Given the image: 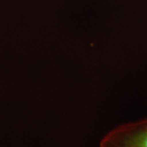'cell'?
I'll list each match as a JSON object with an SVG mask.
<instances>
[{
  "label": "cell",
  "mask_w": 147,
  "mask_h": 147,
  "mask_svg": "<svg viewBox=\"0 0 147 147\" xmlns=\"http://www.w3.org/2000/svg\"><path fill=\"white\" fill-rule=\"evenodd\" d=\"M100 147H147V119L114 127L100 140Z\"/></svg>",
  "instance_id": "obj_1"
}]
</instances>
